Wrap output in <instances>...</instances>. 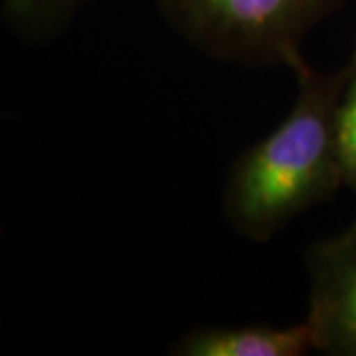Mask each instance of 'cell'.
Here are the masks:
<instances>
[{"label": "cell", "instance_id": "1", "mask_svg": "<svg viewBox=\"0 0 356 356\" xmlns=\"http://www.w3.org/2000/svg\"><path fill=\"white\" fill-rule=\"evenodd\" d=\"M297 99L289 115L229 168L222 210L229 228L267 242L293 218L325 202L344 184L334 109L346 67L321 74L305 60L293 67Z\"/></svg>", "mask_w": 356, "mask_h": 356}, {"label": "cell", "instance_id": "2", "mask_svg": "<svg viewBox=\"0 0 356 356\" xmlns=\"http://www.w3.org/2000/svg\"><path fill=\"white\" fill-rule=\"evenodd\" d=\"M165 20L194 48L234 65L289 67L309 32L343 0H156Z\"/></svg>", "mask_w": 356, "mask_h": 356}, {"label": "cell", "instance_id": "3", "mask_svg": "<svg viewBox=\"0 0 356 356\" xmlns=\"http://www.w3.org/2000/svg\"><path fill=\"white\" fill-rule=\"evenodd\" d=\"M307 325L315 350L356 356V228L307 252Z\"/></svg>", "mask_w": 356, "mask_h": 356}, {"label": "cell", "instance_id": "4", "mask_svg": "<svg viewBox=\"0 0 356 356\" xmlns=\"http://www.w3.org/2000/svg\"><path fill=\"white\" fill-rule=\"evenodd\" d=\"M315 350L313 334L303 318L289 327L242 325L200 327L172 344L177 356H303Z\"/></svg>", "mask_w": 356, "mask_h": 356}, {"label": "cell", "instance_id": "5", "mask_svg": "<svg viewBox=\"0 0 356 356\" xmlns=\"http://www.w3.org/2000/svg\"><path fill=\"white\" fill-rule=\"evenodd\" d=\"M334 135L344 184L356 191V62L346 65L343 89L334 109Z\"/></svg>", "mask_w": 356, "mask_h": 356}, {"label": "cell", "instance_id": "6", "mask_svg": "<svg viewBox=\"0 0 356 356\" xmlns=\"http://www.w3.org/2000/svg\"><path fill=\"white\" fill-rule=\"evenodd\" d=\"M86 0H4V6L18 24L32 32H48L62 24Z\"/></svg>", "mask_w": 356, "mask_h": 356}, {"label": "cell", "instance_id": "7", "mask_svg": "<svg viewBox=\"0 0 356 356\" xmlns=\"http://www.w3.org/2000/svg\"><path fill=\"white\" fill-rule=\"evenodd\" d=\"M356 192V191H355ZM350 226H355V228H356V218H355V222H353V224H350Z\"/></svg>", "mask_w": 356, "mask_h": 356}, {"label": "cell", "instance_id": "8", "mask_svg": "<svg viewBox=\"0 0 356 356\" xmlns=\"http://www.w3.org/2000/svg\"><path fill=\"white\" fill-rule=\"evenodd\" d=\"M353 60H355V62H356V50H355V56H353Z\"/></svg>", "mask_w": 356, "mask_h": 356}]
</instances>
